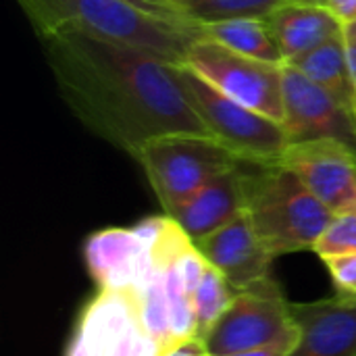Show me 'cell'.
Segmentation results:
<instances>
[{"instance_id": "6da1fadb", "label": "cell", "mask_w": 356, "mask_h": 356, "mask_svg": "<svg viewBox=\"0 0 356 356\" xmlns=\"http://www.w3.org/2000/svg\"><path fill=\"white\" fill-rule=\"evenodd\" d=\"M40 42L73 115L129 156L165 134H209L179 65L144 48L81 31H60Z\"/></svg>"}, {"instance_id": "7a4b0ae2", "label": "cell", "mask_w": 356, "mask_h": 356, "mask_svg": "<svg viewBox=\"0 0 356 356\" xmlns=\"http://www.w3.org/2000/svg\"><path fill=\"white\" fill-rule=\"evenodd\" d=\"M40 40L60 31H81L154 52L184 65L198 38L190 21L150 15L127 0H17Z\"/></svg>"}, {"instance_id": "3957f363", "label": "cell", "mask_w": 356, "mask_h": 356, "mask_svg": "<svg viewBox=\"0 0 356 356\" xmlns=\"http://www.w3.org/2000/svg\"><path fill=\"white\" fill-rule=\"evenodd\" d=\"M246 215L277 259L313 250L334 213L284 165H246Z\"/></svg>"}, {"instance_id": "277c9868", "label": "cell", "mask_w": 356, "mask_h": 356, "mask_svg": "<svg viewBox=\"0 0 356 356\" xmlns=\"http://www.w3.org/2000/svg\"><path fill=\"white\" fill-rule=\"evenodd\" d=\"M134 159L144 169L165 215L240 161L211 134L175 131L146 142Z\"/></svg>"}, {"instance_id": "5b68a950", "label": "cell", "mask_w": 356, "mask_h": 356, "mask_svg": "<svg viewBox=\"0 0 356 356\" xmlns=\"http://www.w3.org/2000/svg\"><path fill=\"white\" fill-rule=\"evenodd\" d=\"M179 75L209 134L215 136L240 163L257 167L282 163L292 144L282 121L229 100L186 65H179Z\"/></svg>"}, {"instance_id": "8992f818", "label": "cell", "mask_w": 356, "mask_h": 356, "mask_svg": "<svg viewBox=\"0 0 356 356\" xmlns=\"http://www.w3.org/2000/svg\"><path fill=\"white\" fill-rule=\"evenodd\" d=\"M184 65L229 100L284 123L286 65L240 54L200 35L190 44Z\"/></svg>"}, {"instance_id": "52a82bcc", "label": "cell", "mask_w": 356, "mask_h": 356, "mask_svg": "<svg viewBox=\"0 0 356 356\" xmlns=\"http://www.w3.org/2000/svg\"><path fill=\"white\" fill-rule=\"evenodd\" d=\"M298 334L292 302L282 286L267 277L234 294L229 307L204 338L211 356H229L254 350Z\"/></svg>"}, {"instance_id": "ba28073f", "label": "cell", "mask_w": 356, "mask_h": 356, "mask_svg": "<svg viewBox=\"0 0 356 356\" xmlns=\"http://www.w3.org/2000/svg\"><path fill=\"white\" fill-rule=\"evenodd\" d=\"M284 125L290 142H334L356 159V113L311 81L296 67L286 65Z\"/></svg>"}, {"instance_id": "9c48e42d", "label": "cell", "mask_w": 356, "mask_h": 356, "mask_svg": "<svg viewBox=\"0 0 356 356\" xmlns=\"http://www.w3.org/2000/svg\"><path fill=\"white\" fill-rule=\"evenodd\" d=\"M83 259L98 290L129 288L140 292L159 269L152 244L136 227L94 232L83 244Z\"/></svg>"}, {"instance_id": "30bf717a", "label": "cell", "mask_w": 356, "mask_h": 356, "mask_svg": "<svg viewBox=\"0 0 356 356\" xmlns=\"http://www.w3.org/2000/svg\"><path fill=\"white\" fill-rule=\"evenodd\" d=\"M334 213H356V159L334 142H294L282 163Z\"/></svg>"}, {"instance_id": "8fae6325", "label": "cell", "mask_w": 356, "mask_h": 356, "mask_svg": "<svg viewBox=\"0 0 356 356\" xmlns=\"http://www.w3.org/2000/svg\"><path fill=\"white\" fill-rule=\"evenodd\" d=\"M194 244L204 259L225 275L234 292L271 277L275 257L259 240L246 211Z\"/></svg>"}, {"instance_id": "7c38bea8", "label": "cell", "mask_w": 356, "mask_h": 356, "mask_svg": "<svg viewBox=\"0 0 356 356\" xmlns=\"http://www.w3.org/2000/svg\"><path fill=\"white\" fill-rule=\"evenodd\" d=\"M136 321H140V296L136 290H98L81 309L65 356H111Z\"/></svg>"}, {"instance_id": "4fadbf2b", "label": "cell", "mask_w": 356, "mask_h": 356, "mask_svg": "<svg viewBox=\"0 0 356 356\" xmlns=\"http://www.w3.org/2000/svg\"><path fill=\"white\" fill-rule=\"evenodd\" d=\"M292 315L300 336L290 356H356L355 296L292 302Z\"/></svg>"}, {"instance_id": "5bb4252c", "label": "cell", "mask_w": 356, "mask_h": 356, "mask_svg": "<svg viewBox=\"0 0 356 356\" xmlns=\"http://www.w3.org/2000/svg\"><path fill=\"white\" fill-rule=\"evenodd\" d=\"M246 209V165L238 163L236 167L223 171L207 186H202L194 196H190L181 207H177L169 217H173L184 232L196 242Z\"/></svg>"}, {"instance_id": "9a60e30c", "label": "cell", "mask_w": 356, "mask_h": 356, "mask_svg": "<svg viewBox=\"0 0 356 356\" xmlns=\"http://www.w3.org/2000/svg\"><path fill=\"white\" fill-rule=\"evenodd\" d=\"M271 33L286 65L325 44L342 31L340 19L325 4L284 0L267 15Z\"/></svg>"}, {"instance_id": "2e32d148", "label": "cell", "mask_w": 356, "mask_h": 356, "mask_svg": "<svg viewBox=\"0 0 356 356\" xmlns=\"http://www.w3.org/2000/svg\"><path fill=\"white\" fill-rule=\"evenodd\" d=\"M200 38H209L225 48H232L240 54L267 60L284 63L282 52L275 44L267 17H236L209 23H192Z\"/></svg>"}, {"instance_id": "e0dca14e", "label": "cell", "mask_w": 356, "mask_h": 356, "mask_svg": "<svg viewBox=\"0 0 356 356\" xmlns=\"http://www.w3.org/2000/svg\"><path fill=\"white\" fill-rule=\"evenodd\" d=\"M311 81L356 113V83L346 63L342 31L292 63Z\"/></svg>"}, {"instance_id": "ac0fdd59", "label": "cell", "mask_w": 356, "mask_h": 356, "mask_svg": "<svg viewBox=\"0 0 356 356\" xmlns=\"http://www.w3.org/2000/svg\"><path fill=\"white\" fill-rule=\"evenodd\" d=\"M140 296V317L146 327V332L159 342L163 355L177 346L175 334H173V319H171V307L165 290V277L163 267L159 265L152 280L138 292Z\"/></svg>"}, {"instance_id": "d6986e66", "label": "cell", "mask_w": 356, "mask_h": 356, "mask_svg": "<svg viewBox=\"0 0 356 356\" xmlns=\"http://www.w3.org/2000/svg\"><path fill=\"white\" fill-rule=\"evenodd\" d=\"M190 23H209L236 17H267L284 0H171Z\"/></svg>"}, {"instance_id": "ffe728a7", "label": "cell", "mask_w": 356, "mask_h": 356, "mask_svg": "<svg viewBox=\"0 0 356 356\" xmlns=\"http://www.w3.org/2000/svg\"><path fill=\"white\" fill-rule=\"evenodd\" d=\"M234 290L225 275L209 263L202 282L194 292V313H196V338L204 340L223 311L234 298Z\"/></svg>"}, {"instance_id": "44dd1931", "label": "cell", "mask_w": 356, "mask_h": 356, "mask_svg": "<svg viewBox=\"0 0 356 356\" xmlns=\"http://www.w3.org/2000/svg\"><path fill=\"white\" fill-rule=\"evenodd\" d=\"M313 252L321 257V261L342 254L356 252V213L334 215L332 223L319 236L313 246Z\"/></svg>"}, {"instance_id": "7402d4cb", "label": "cell", "mask_w": 356, "mask_h": 356, "mask_svg": "<svg viewBox=\"0 0 356 356\" xmlns=\"http://www.w3.org/2000/svg\"><path fill=\"white\" fill-rule=\"evenodd\" d=\"M111 356H163V350L159 342L146 332L140 317V321H136L129 332L119 340Z\"/></svg>"}, {"instance_id": "603a6c76", "label": "cell", "mask_w": 356, "mask_h": 356, "mask_svg": "<svg viewBox=\"0 0 356 356\" xmlns=\"http://www.w3.org/2000/svg\"><path fill=\"white\" fill-rule=\"evenodd\" d=\"M323 263H325L330 277L336 286V294L356 298V252L332 257V259H325Z\"/></svg>"}, {"instance_id": "cb8c5ba5", "label": "cell", "mask_w": 356, "mask_h": 356, "mask_svg": "<svg viewBox=\"0 0 356 356\" xmlns=\"http://www.w3.org/2000/svg\"><path fill=\"white\" fill-rule=\"evenodd\" d=\"M298 336L300 334H292L280 342H273V344H267V346H261V348H254V350H246V353H238V355L229 356H290L292 350L296 348L298 344Z\"/></svg>"}, {"instance_id": "d4e9b609", "label": "cell", "mask_w": 356, "mask_h": 356, "mask_svg": "<svg viewBox=\"0 0 356 356\" xmlns=\"http://www.w3.org/2000/svg\"><path fill=\"white\" fill-rule=\"evenodd\" d=\"M127 2H131L134 6H138V8H142V10H146V13H150V15H156V17H163V19H175V21H186L181 15H179V10H177V6L171 2V0H127Z\"/></svg>"}, {"instance_id": "484cf974", "label": "cell", "mask_w": 356, "mask_h": 356, "mask_svg": "<svg viewBox=\"0 0 356 356\" xmlns=\"http://www.w3.org/2000/svg\"><path fill=\"white\" fill-rule=\"evenodd\" d=\"M342 44H344V54L348 69L353 73V79L356 83V21L342 23Z\"/></svg>"}, {"instance_id": "4316f807", "label": "cell", "mask_w": 356, "mask_h": 356, "mask_svg": "<svg viewBox=\"0 0 356 356\" xmlns=\"http://www.w3.org/2000/svg\"><path fill=\"white\" fill-rule=\"evenodd\" d=\"M163 356H211L207 342L200 338H190L177 346H173L171 350H167Z\"/></svg>"}, {"instance_id": "83f0119b", "label": "cell", "mask_w": 356, "mask_h": 356, "mask_svg": "<svg viewBox=\"0 0 356 356\" xmlns=\"http://www.w3.org/2000/svg\"><path fill=\"white\" fill-rule=\"evenodd\" d=\"M325 6L340 19V23L356 21V0H327Z\"/></svg>"}, {"instance_id": "f1b7e54d", "label": "cell", "mask_w": 356, "mask_h": 356, "mask_svg": "<svg viewBox=\"0 0 356 356\" xmlns=\"http://www.w3.org/2000/svg\"><path fill=\"white\" fill-rule=\"evenodd\" d=\"M298 2H309V4H325L327 0H298Z\"/></svg>"}]
</instances>
